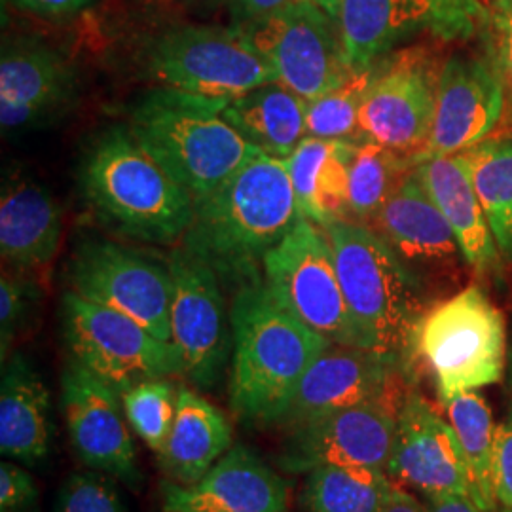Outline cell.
<instances>
[{"mask_svg":"<svg viewBox=\"0 0 512 512\" xmlns=\"http://www.w3.org/2000/svg\"><path fill=\"white\" fill-rule=\"evenodd\" d=\"M501 512H512V511H509V509H501Z\"/></svg>","mask_w":512,"mask_h":512,"instance_id":"681fc988","label":"cell"},{"mask_svg":"<svg viewBox=\"0 0 512 512\" xmlns=\"http://www.w3.org/2000/svg\"><path fill=\"white\" fill-rule=\"evenodd\" d=\"M418 355L431 366L439 399L499 384L507 361L505 317L480 287H467L427 311Z\"/></svg>","mask_w":512,"mask_h":512,"instance_id":"8992f818","label":"cell"},{"mask_svg":"<svg viewBox=\"0 0 512 512\" xmlns=\"http://www.w3.org/2000/svg\"><path fill=\"white\" fill-rule=\"evenodd\" d=\"M78 181L93 217L122 238L150 245L183 243L194 219V198L124 126L109 128L93 141Z\"/></svg>","mask_w":512,"mask_h":512,"instance_id":"3957f363","label":"cell"},{"mask_svg":"<svg viewBox=\"0 0 512 512\" xmlns=\"http://www.w3.org/2000/svg\"><path fill=\"white\" fill-rule=\"evenodd\" d=\"M232 448V425L217 406L179 387L177 414L160 467L177 484H196Z\"/></svg>","mask_w":512,"mask_h":512,"instance_id":"484cf974","label":"cell"},{"mask_svg":"<svg viewBox=\"0 0 512 512\" xmlns=\"http://www.w3.org/2000/svg\"><path fill=\"white\" fill-rule=\"evenodd\" d=\"M230 327L234 416L251 427L281 425L302 376L332 342L287 310L262 279L236 289Z\"/></svg>","mask_w":512,"mask_h":512,"instance_id":"7a4b0ae2","label":"cell"},{"mask_svg":"<svg viewBox=\"0 0 512 512\" xmlns=\"http://www.w3.org/2000/svg\"><path fill=\"white\" fill-rule=\"evenodd\" d=\"M319 4L323 10H327L332 18H338V8H340V0H310Z\"/></svg>","mask_w":512,"mask_h":512,"instance_id":"bcb514c9","label":"cell"},{"mask_svg":"<svg viewBox=\"0 0 512 512\" xmlns=\"http://www.w3.org/2000/svg\"><path fill=\"white\" fill-rule=\"evenodd\" d=\"M112 480L92 469L74 473L59 488L54 512H126Z\"/></svg>","mask_w":512,"mask_h":512,"instance_id":"d590c367","label":"cell"},{"mask_svg":"<svg viewBox=\"0 0 512 512\" xmlns=\"http://www.w3.org/2000/svg\"><path fill=\"white\" fill-rule=\"evenodd\" d=\"M73 65L44 42L19 38L2 46L0 126L4 135L46 128L65 116L76 99Z\"/></svg>","mask_w":512,"mask_h":512,"instance_id":"e0dca14e","label":"cell"},{"mask_svg":"<svg viewBox=\"0 0 512 512\" xmlns=\"http://www.w3.org/2000/svg\"><path fill=\"white\" fill-rule=\"evenodd\" d=\"M145 71L162 88L226 101L277 80L243 29L209 25L177 27L154 38Z\"/></svg>","mask_w":512,"mask_h":512,"instance_id":"52a82bcc","label":"cell"},{"mask_svg":"<svg viewBox=\"0 0 512 512\" xmlns=\"http://www.w3.org/2000/svg\"><path fill=\"white\" fill-rule=\"evenodd\" d=\"M484 2H486V4H488V6H490V2H492V0H484ZM488 6H486V8H488Z\"/></svg>","mask_w":512,"mask_h":512,"instance_id":"c3c4849f","label":"cell"},{"mask_svg":"<svg viewBox=\"0 0 512 512\" xmlns=\"http://www.w3.org/2000/svg\"><path fill=\"white\" fill-rule=\"evenodd\" d=\"M439 37L454 38L469 35L476 21L486 14L484 0H435Z\"/></svg>","mask_w":512,"mask_h":512,"instance_id":"f35d334b","label":"cell"},{"mask_svg":"<svg viewBox=\"0 0 512 512\" xmlns=\"http://www.w3.org/2000/svg\"><path fill=\"white\" fill-rule=\"evenodd\" d=\"M503 105V74L492 61L452 55L439 73L431 137L416 164L454 156L484 141L499 122Z\"/></svg>","mask_w":512,"mask_h":512,"instance_id":"ffe728a7","label":"cell"},{"mask_svg":"<svg viewBox=\"0 0 512 512\" xmlns=\"http://www.w3.org/2000/svg\"><path fill=\"white\" fill-rule=\"evenodd\" d=\"M291 0H234L236 12L247 21H256L289 4Z\"/></svg>","mask_w":512,"mask_h":512,"instance_id":"ee69618b","label":"cell"},{"mask_svg":"<svg viewBox=\"0 0 512 512\" xmlns=\"http://www.w3.org/2000/svg\"><path fill=\"white\" fill-rule=\"evenodd\" d=\"M414 169L452 226L467 266L478 275L497 272L501 253L459 154L425 158Z\"/></svg>","mask_w":512,"mask_h":512,"instance_id":"cb8c5ba5","label":"cell"},{"mask_svg":"<svg viewBox=\"0 0 512 512\" xmlns=\"http://www.w3.org/2000/svg\"><path fill=\"white\" fill-rule=\"evenodd\" d=\"M406 372L378 351L330 344L302 376L281 425L291 429L357 404L404 401Z\"/></svg>","mask_w":512,"mask_h":512,"instance_id":"2e32d148","label":"cell"},{"mask_svg":"<svg viewBox=\"0 0 512 512\" xmlns=\"http://www.w3.org/2000/svg\"><path fill=\"white\" fill-rule=\"evenodd\" d=\"M501 256L512 262V139L480 141L459 152Z\"/></svg>","mask_w":512,"mask_h":512,"instance_id":"83f0119b","label":"cell"},{"mask_svg":"<svg viewBox=\"0 0 512 512\" xmlns=\"http://www.w3.org/2000/svg\"><path fill=\"white\" fill-rule=\"evenodd\" d=\"M179 389L167 378L148 380L122 393L126 418L154 454H162L177 414Z\"/></svg>","mask_w":512,"mask_h":512,"instance_id":"d6a6232c","label":"cell"},{"mask_svg":"<svg viewBox=\"0 0 512 512\" xmlns=\"http://www.w3.org/2000/svg\"><path fill=\"white\" fill-rule=\"evenodd\" d=\"M300 503L306 512H380L393 482L384 469L329 465L306 473Z\"/></svg>","mask_w":512,"mask_h":512,"instance_id":"f1b7e54d","label":"cell"},{"mask_svg":"<svg viewBox=\"0 0 512 512\" xmlns=\"http://www.w3.org/2000/svg\"><path fill=\"white\" fill-rule=\"evenodd\" d=\"M488 8H492L499 71L512 90V0H492Z\"/></svg>","mask_w":512,"mask_h":512,"instance_id":"60d3db41","label":"cell"},{"mask_svg":"<svg viewBox=\"0 0 512 512\" xmlns=\"http://www.w3.org/2000/svg\"><path fill=\"white\" fill-rule=\"evenodd\" d=\"M245 33L270 61L277 80L306 101L334 90L351 74L338 21L310 0H291L251 21Z\"/></svg>","mask_w":512,"mask_h":512,"instance_id":"30bf717a","label":"cell"},{"mask_svg":"<svg viewBox=\"0 0 512 512\" xmlns=\"http://www.w3.org/2000/svg\"><path fill=\"white\" fill-rule=\"evenodd\" d=\"M374 232L429 287L452 281L465 262L458 238L412 169L374 217Z\"/></svg>","mask_w":512,"mask_h":512,"instance_id":"d6986e66","label":"cell"},{"mask_svg":"<svg viewBox=\"0 0 512 512\" xmlns=\"http://www.w3.org/2000/svg\"><path fill=\"white\" fill-rule=\"evenodd\" d=\"M61 410L78 461L137 490L143 475L122 395L86 366L69 359L61 376Z\"/></svg>","mask_w":512,"mask_h":512,"instance_id":"9a60e30c","label":"cell"},{"mask_svg":"<svg viewBox=\"0 0 512 512\" xmlns=\"http://www.w3.org/2000/svg\"><path fill=\"white\" fill-rule=\"evenodd\" d=\"M226 105V99L160 86L131 109L128 128L135 139L194 203L215 192L260 152L222 116Z\"/></svg>","mask_w":512,"mask_h":512,"instance_id":"5b68a950","label":"cell"},{"mask_svg":"<svg viewBox=\"0 0 512 512\" xmlns=\"http://www.w3.org/2000/svg\"><path fill=\"white\" fill-rule=\"evenodd\" d=\"M61 325L71 359L120 395L148 380L184 374L183 357L173 342L73 291L63 294Z\"/></svg>","mask_w":512,"mask_h":512,"instance_id":"ba28073f","label":"cell"},{"mask_svg":"<svg viewBox=\"0 0 512 512\" xmlns=\"http://www.w3.org/2000/svg\"><path fill=\"white\" fill-rule=\"evenodd\" d=\"M440 403L448 414V421L452 423L467 459L469 473L475 486L476 503L488 511H499L494 476L497 425L494 423L490 406L476 391L459 393Z\"/></svg>","mask_w":512,"mask_h":512,"instance_id":"f546056e","label":"cell"},{"mask_svg":"<svg viewBox=\"0 0 512 512\" xmlns=\"http://www.w3.org/2000/svg\"><path fill=\"white\" fill-rule=\"evenodd\" d=\"M264 283L275 298L332 344L366 349L342 291L329 236L313 220L293 230L264 256Z\"/></svg>","mask_w":512,"mask_h":512,"instance_id":"9c48e42d","label":"cell"},{"mask_svg":"<svg viewBox=\"0 0 512 512\" xmlns=\"http://www.w3.org/2000/svg\"><path fill=\"white\" fill-rule=\"evenodd\" d=\"M165 512H287L289 488L245 444L232 446L196 484L162 482Z\"/></svg>","mask_w":512,"mask_h":512,"instance_id":"44dd1931","label":"cell"},{"mask_svg":"<svg viewBox=\"0 0 512 512\" xmlns=\"http://www.w3.org/2000/svg\"><path fill=\"white\" fill-rule=\"evenodd\" d=\"M355 148L353 141H332L329 156L319 167L313 186V222L319 226L348 217L349 165Z\"/></svg>","mask_w":512,"mask_h":512,"instance_id":"836d02e7","label":"cell"},{"mask_svg":"<svg viewBox=\"0 0 512 512\" xmlns=\"http://www.w3.org/2000/svg\"><path fill=\"white\" fill-rule=\"evenodd\" d=\"M423 512H501L488 511L480 507L471 495L442 494L425 495Z\"/></svg>","mask_w":512,"mask_h":512,"instance_id":"7bdbcfd3","label":"cell"},{"mask_svg":"<svg viewBox=\"0 0 512 512\" xmlns=\"http://www.w3.org/2000/svg\"><path fill=\"white\" fill-rule=\"evenodd\" d=\"M512 420V349H511V378H509V418Z\"/></svg>","mask_w":512,"mask_h":512,"instance_id":"7dc6e473","label":"cell"},{"mask_svg":"<svg viewBox=\"0 0 512 512\" xmlns=\"http://www.w3.org/2000/svg\"><path fill=\"white\" fill-rule=\"evenodd\" d=\"M437 84L439 74L418 48L378 61L359 110V135L416 165L431 137Z\"/></svg>","mask_w":512,"mask_h":512,"instance_id":"7c38bea8","label":"cell"},{"mask_svg":"<svg viewBox=\"0 0 512 512\" xmlns=\"http://www.w3.org/2000/svg\"><path fill=\"white\" fill-rule=\"evenodd\" d=\"M0 452L25 465H38L50 454L54 425L50 391L33 365L14 353L2 363Z\"/></svg>","mask_w":512,"mask_h":512,"instance_id":"d4e9b609","label":"cell"},{"mask_svg":"<svg viewBox=\"0 0 512 512\" xmlns=\"http://www.w3.org/2000/svg\"><path fill=\"white\" fill-rule=\"evenodd\" d=\"M37 484L14 463L0 465V512H38Z\"/></svg>","mask_w":512,"mask_h":512,"instance_id":"74e56055","label":"cell"},{"mask_svg":"<svg viewBox=\"0 0 512 512\" xmlns=\"http://www.w3.org/2000/svg\"><path fill=\"white\" fill-rule=\"evenodd\" d=\"M300 219L285 160L256 152L226 183L194 203L183 247L239 289L260 279L258 264Z\"/></svg>","mask_w":512,"mask_h":512,"instance_id":"6da1fadb","label":"cell"},{"mask_svg":"<svg viewBox=\"0 0 512 512\" xmlns=\"http://www.w3.org/2000/svg\"><path fill=\"white\" fill-rule=\"evenodd\" d=\"M21 10L33 12L37 16L46 18H59V16H73L76 12L88 8L93 0H12Z\"/></svg>","mask_w":512,"mask_h":512,"instance_id":"b9f144b4","label":"cell"},{"mask_svg":"<svg viewBox=\"0 0 512 512\" xmlns=\"http://www.w3.org/2000/svg\"><path fill=\"white\" fill-rule=\"evenodd\" d=\"M332 141L304 137L293 154L285 160L293 183L296 205L304 219L313 220V186L319 167L329 156Z\"/></svg>","mask_w":512,"mask_h":512,"instance_id":"8d00e7d4","label":"cell"},{"mask_svg":"<svg viewBox=\"0 0 512 512\" xmlns=\"http://www.w3.org/2000/svg\"><path fill=\"white\" fill-rule=\"evenodd\" d=\"M494 476L501 509L512 511V420L495 427Z\"/></svg>","mask_w":512,"mask_h":512,"instance_id":"ab89813d","label":"cell"},{"mask_svg":"<svg viewBox=\"0 0 512 512\" xmlns=\"http://www.w3.org/2000/svg\"><path fill=\"white\" fill-rule=\"evenodd\" d=\"M385 471L423 497L465 494L475 499L473 478L452 423L418 391H408L401 404Z\"/></svg>","mask_w":512,"mask_h":512,"instance_id":"ac0fdd59","label":"cell"},{"mask_svg":"<svg viewBox=\"0 0 512 512\" xmlns=\"http://www.w3.org/2000/svg\"><path fill=\"white\" fill-rule=\"evenodd\" d=\"M374 67L349 74L334 90L308 101L306 137L353 141V133H359V110L372 82Z\"/></svg>","mask_w":512,"mask_h":512,"instance_id":"1f68e13d","label":"cell"},{"mask_svg":"<svg viewBox=\"0 0 512 512\" xmlns=\"http://www.w3.org/2000/svg\"><path fill=\"white\" fill-rule=\"evenodd\" d=\"M338 29L349 71H366L404 38L437 27L435 0H340Z\"/></svg>","mask_w":512,"mask_h":512,"instance_id":"603a6c76","label":"cell"},{"mask_svg":"<svg viewBox=\"0 0 512 512\" xmlns=\"http://www.w3.org/2000/svg\"><path fill=\"white\" fill-rule=\"evenodd\" d=\"M308 101L279 80L228 101L222 116L260 152L287 160L306 137Z\"/></svg>","mask_w":512,"mask_h":512,"instance_id":"4316f807","label":"cell"},{"mask_svg":"<svg viewBox=\"0 0 512 512\" xmlns=\"http://www.w3.org/2000/svg\"><path fill=\"white\" fill-rule=\"evenodd\" d=\"M380 512H423V503H420L410 492L403 490L401 486L393 484L391 494Z\"/></svg>","mask_w":512,"mask_h":512,"instance_id":"f6af8a7d","label":"cell"},{"mask_svg":"<svg viewBox=\"0 0 512 512\" xmlns=\"http://www.w3.org/2000/svg\"><path fill=\"white\" fill-rule=\"evenodd\" d=\"M349 313L366 349L410 366L420 327L431 310L429 291L372 228L336 220L323 226Z\"/></svg>","mask_w":512,"mask_h":512,"instance_id":"277c9868","label":"cell"},{"mask_svg":"<svg viewBox=\"0 0 512 512\" xmlns=\"http://www.w3.org/2000/svg\"><path fill=\"white\" fill-rule=\"evenodd\" d=\"M61 245V209L42 184L10 177L0 198V251L10 270L31 274L52 264Z\"/></svg>","mask_w":512,"mask_h":512,"instance_id":"7402d4cb","label":"cell"},{"mask_svg":"<svg viewBox=\"0 0 512 512\" xmlns=\"http://www.w3.org/2000/svg\"><path fill=\"white\" fill-rule=\"evenodd\" d=\"M408 164L412 162L374 141L357 145L349 165V213L355 219L374 220L408 175Z\"/></svg>","mask_w":512,"mask_h":512,"instance_id":"4dcf8cb0","label":"cell"},{"mask_svg":"<svg viewBox=\"0 0 512 512\" xmlns=\"http://www.w3.org/2000/svg\"><path fill=\"white\" fill-rule=\"evenodd\" d=\"M40 287L21 272H2L0 279V355L8 361L16 338L37 315Z\"/></svg>","mask_w":512,"mask_h":512,"instance_id":"e575fe53","label":"cell"},{"mask_svg":"<svg viewBox=\"0 0 512 512\" xmlns=\"http://www.w3.org/2000/svg\"><path fill=\"white\" fill-rule=\"evenodd\" d=\"M401 404L403 401L357 404L291 427L277 454V465L293 475L329 465L385 471Z\"/></svg>","mask_w":512,"mask_h":512,"instance_id":"5bb4252c","label":"cell"},{"mask_svg":"<svg viewBox=\"0 0 512 512\" xmlns=\"http://www.w3.org/2000/svg\"><path fill=\"white\" fill-rule=\"evenodd\" d=\"M171 274V342L184 376L200 389L219 384L230 353V332L217 272L183 245L167 258Z\"/></svg>","mask_w":512,"mask_h":512,"instance_id":"4fadbf2b","label":"cell"},{"mask_svg":"<svg viewBox=\"0 0 512 512\" xmlns=\"http://www.w3.org/2000/svg\"><path fill=\"white\" fill-rule=\"evenodd\" d=\"M67 272L69 291L120 311L171 342L173 285L167 264L109 239H90L74 249Z\"/></svg>","mask_w":512,"mask_h":512,"instance_id":"8fae6325","label":"cell"}]
</instances>
